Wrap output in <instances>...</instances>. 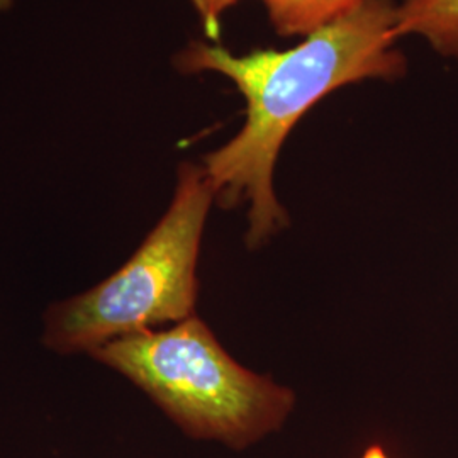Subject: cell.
Listing matches in <instances>:
<instances>
[{
  "label": "cell",
  "mask_w": 458,
  "mask_h": 458,
  "mask_svg": "<svg viewBox=\"0 0 458 458\" xmlns=\"http://www.w3.org/2000/svg\"><path fill=\"white\" fill-rule=\"evenodd\" d=\"M395 11L394 0H363L293 48L233 55L221 45L192 41L177 56L182 72L219 73L245 98L243 128L208 153L202 168L216 204L225 209L248 206L250 248H260L289 225L274 174L295 124L344 85L395 81L406 73V58L395 49Z\"/></svg>",
  "instance_id": "cell-1"
},
{
  "label": "cell",
  "mask_w": 458,
  "mask_h": 458,
  "mask_svg": "<svg viewBox=\"0 0 458 458\" xmlns=\"http://www.w3.org/2000/svg\"><path fill=\"white\" fill-rule=\"evenodd\" d=\"M90 359L126 378L199 442L245 450L278 431L294 410L289 387L234 360L197 314L114 340Z\"/></svg>",
  "instance_id": "cell-2"
},
{
  "label": "cell",
  "mask_w": 458,
  "mask_h": 458,
  "mask_svg": "<svg viewBox=\"0 0 458 458\" xmlns=\"http://www.w3.org/2000/svg\"><path fill=\"white\" fill-rule=\"evenodd\" d=\"M213 204L202 165L181 164L168 209L131 257L96 285L49 304L43 346L58 357H92L114 340L197 314V267Z\"/></svg>",
  "instance_id": "cell-3"
},
{
  "label": "cell",
  "mask_w": 458,
  "mask_h": 458,
  "mask_svg": "<svg viewBox=\"0 0 458 458\" xmlns=\"http://www.w3.org/2000/svg\"><path fill=\"white\" fill-rule=\"evenodd\" d=\"M395 34L421 36L443 56L458 58V0H403Z\"/></svg>",
  "instance_id": "cell-4"
},
{
  "label": "cell",
  "mask_w": 458,
  "mask_h": 458,
  "mask_svg": "<svg viewBox=\"0 0 458 458\" xmlns=\"http://www.w3.org/2000/svg\"><path fill=\"white\" fill-rule=\"evenodd\" d=\"M363 0H263L280 36H310L348 14Z\"/></svg>",
  "instance_id": "cell-5"
},
{
  "label": "cell",
  "mask_w": 458,
  "mask_h": 458,
  "mask_svg": "<svg viewBox=\"0 0 458 458\" xmlns=\"http://www.w3.org/2000/svg\"><path fill=\"white\" fill-rule=\"evenodd\" d=\"M238 2L240 0H191L197 16L202 22L204 33L213 41H219L221 38V24L225 13Z\"/></svg>",
  "instance_id": "cell-6"
},
{
  "label": "cell",
  "mask_w": 458,
  "mask_h": 458,
  "mask_svg": "<svg viewBox=\"0 0 458 458\" xmlns=\"http://www.w3.org/2000/svg\"><path fill=\"white\" fill-rule=\"evenodd\" d=\"M360 458H391V455L380 443H372L363 450Z\"/></svg>",
  "instance_id": "cell-7"
},
{
  "label": "cell",
  "mask_w": 458,
  "mask_h": 458,
  "mask_svg": "<svg viewBox=\"0 0 458 458\" xmlns=\"http://www.w3.org/2000/svg\"><path fill=\"white\" fill-rule=\"evenodd\" d=\"M14 4V0H0V11H7L11 9V5Z\"/></svg>",
  "instance_id": "cell-8"
}]
</instances>
